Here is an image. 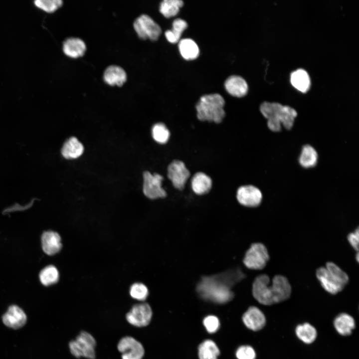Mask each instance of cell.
Instances as JSON below:
<instances>
[{
	"mask_svg": "<svg viewBox=\"0 0 359 359\" xmlns=\"http://www.w3.org/2000/svg\"><path fill=\"white\" fill-rule=\"evenodd\" d=\"M220 354L219 350L216 344L211 340L202 342L198 348L199 359H217Z\"/></svg>",
	"mask_w": 359,
	"mask_h": 359,
	"instance_id": "cell-25",
	"label": "cell"
},
{
	"mask_svg": "<svg viewBox=\"0 0 359 359\" xmlns=\"http://www.w3.org/2000/svg\"><path fill=\"white\" fill-rule=\"evenodd\" d=\"M26 319L24 311L16 305L10 306L2 317L4 324L14 329L23 327L26 323Z\"/></svg>",
	"mask_w": 359,
	"mask_h": 359,
	"instance_id": "cell-15",
	"label": "cell"
},
{
	"mask_svg": "<svg viewBox=\"0 0 359 359\" xmlns=\"http://www.w3.org/2000/svg\"><path fill=\"white\" fill-rule=\"evenodd\" d=\"M269 260V254L266 246L261 243H254L246 251L243 263L249 269L261 270L266 266Z\"/></svg>",
	"mask_w": 359,
	"mask_h": 359,
	"instance_id": "cell-7",
	"label": "cell"
},
{
	"mask_svg": "<svg viewBox=\"0 0 359 359\" xmlns=\"http://www.w3.org/2000/svg\"><path fill=\"white\" fill-rule=\"evenodd\" d=\"M83 151L84 147L82 143L76 137H72L64 143L61 154L65 159H75L80 157Z\"/></svg>",
	"mask_w": 359,
	"mask_h": 359,
	"instance_id": "cell-22",
	"label": "cell"
},
{
	"mask_svg": "<svg viewBox=\"0 0 359 359\" xmlns=\"http://www.w3.org/2000/svg\"><path fill=\"white\" fill-rule=\"evenodd\" d=\"M224 87L227 92L236 97H242L248 92V84L242 77L237 75L229 76L224 83Z\"/></svg>",
	"mask_w": 359,
	"mask_h": 359,
	"instance_id": "cell-16",
	"label": "cell"
},
{
	"mask_svg": "<svg viewBox=\"0 0 359 359\" xmlns=\"http://www.w3.org/2000/svg\"><path fill=\"white\" fill-rule=\"evenodd\" d=\"M236 197L241 204L247 207H256L261 202V191L252 185L240 186L237 191Z\"/></svg>",
	"mask_w": 359,
	"mask_h": 359,
	"instance_id": "cell-13",
	"label": "cell"
},
{
	"mask_svg": "<svg viewBox=\"0 0 359 359\" xmlns=\"http://www.w3.org/2000/svg\"><path fill=\"white\" fill-rule=\"evenodd\" d=\"M41 243L44 252L49 255L58 253L62 247L59 234L53 231H47L43 233Z\"/></svg>",
	"mask_w": 359,
	"mask_h": 359,
	"instance_id": "cell-17",
	"label": "cell"
},
{
	"mask_svg": "<svg viewBox=\"0 0 359 359\" xmlns=\"http://www.w3.org/2000/svg\"><path fill=\"white\" fill-rule=\"evenodd\" d=\"M292 85L299 91L305 93L311 86V79L308 72L302 68L292 72L290 75Z\"/></svg>",
	"mask_w": 359,
	"mask_h": 359,
	"instance_id": "cell-20",
	"label": "cell"
},
{
	"mask_svg": "<svg viewBox=\"0 0 359 359\" xmlns=\"http://www.w3.org/2000/svg\"><path fill=\"white\" fill-rule=\"evenodd\" d=\"M63 1L61 0H37L34 4L39 8L47 12H53L61 7Z\"/></svg>",
	"mask_w": 359,
	"mask_h": 359,
	"instance_id": "cell-33",
	"label": "cell"
},
{
	"mask_svg": "<svg viewBox=\"0 0 359 359\" xmlns=\"http://www.w3.org/2000/svg\"><path fill=\"white\" fill-rule=\"evenodd\" d=\"M117 349L122 359H143L145 349L139 341L131 336H125L120 339Z\"/></svg>",
	"mask_w": 359,
	"mask_h": 359,
	"instance_id": "cell-10",
	"label": "cell"
},
{
	"mask_svg": "<svg viewBox=\"0 0 359 359\" xmlns=\"http://www.w3.org/2000/svg\"><path fill=\"white\" fill-rule=\"evenodd\" d=\"M203 324L206 331L211 334L217 332L220 327L218 318L213 315L206 317L203 319Z\"/></svg>",
	"mask_w": 359,
	"mask_h": 359,
	"instance_id": "cell-34",
	"label": "cell"
},
{
	"mask_svg": "<svg viewBox=\"0 0 359 359\" xmlns=\"http://www.w3.org/2000/svg\"><path fill=\"white\" fill-rule=\"evenodd\" d=\"M187 22L181 18H177L173 22V29L168 30L165 33L169 42L172 43L178 42L183 31L187 27Z\"/></svg>",
	"mask_w": 359,
	"mask_h": 359,
	"instance_id": "cell-26",
	"label": "cell"
},
{
	"mask_svg": "<svg viewBox=\"0 0 359 359\" xmlns=\"http://www.w3.org/2000/svg\"><path fill=\"white\" fill-rule=\"evenodd\" d=\"M168 176L175 188L182 190L190 176V173L183 162L175 160L168 166Z\"/></svg>",
	"mask_w": 359,
	"mask_h": 359,
	"instance_id": "cell-12",
	"label": "cell"
},
{
	"mask_svg": "<svg viewBox=\"0 0 359 359\" xmlns=\"http://www.w3.org/2000/svg\"><path fill=\"white\" fill-rule=\"evenodd\" d=\"M224 104L223 98L218 93L203 95L196 105L197 117L200 121L219 123L225 115Z\"/></svg>",
	"mask_w": 359,
	"mask_h": 359,
	"instance_id": "cell-5",
	"label": "cell"
},
{
	"mask_svg": "<svg viewBox=\"0 0 359 359\" xmlns=\"http://www.w3.org/2000/svg\"><path fill=\"white\" fill-rule=\"evenodd\" d=\"M295 331L298 338L306 344L313 343L317 337L316 329L308 323L298 325Z\"/></svg>",
	"mask_w": 359,
	"mask_h": 359,
	"instance_id": "cell-28",
	"label": "cell"
},
{
	"mask_svg": "<svg viewBox=\"0 0 359 359\" xmlns=\"http://www.w3.org/2000/svg\"><path fill=\"white\" fill-rule=\"evenodd\" d=\"M291 286L286 277L275 275L272 280L266 274L258 276L252 285L254 298L264 305H271L288 299L291 294Z\"/></svg>",
	"mask_w": 359,
	"mask_h": 359,
	"instance_id": "cell-1",
	"label": "cell"
},
{
	"mask_svg": "<svg viewBox=\"0 0 359 359\" xmlns=\"http://www.w3.org/2000/svg\"><path fill=\"white\" fill-rule=\"evenodd\" d=\"M219 279L218 276L203 277L198 285L197 291L204 299L217 303H225L231 300L233 294L230 290V280Z\"/></svg>",
	"mask_w": 359,
	"mask_h": 359,
	"instance_id": "cell-3",
	"label": "cell"
},
{
	"mask_svg": "<svg viewBox=\"0 0 359 359\" xmlns=\"http://www.w3.org/2000/svg\"><path fill=\"white\" fill-rule=\"evenodd\" d=\"M41 282L45 286L56 283L59 279V272L57 268L49 265L42 269L39 274Z\"/></svg>",
	"mask_w": 359,
	"mask_h": 359,
	"instance_id": "cell-30",
	"label": "cell"
},
{
	"mask_svg": "<svg viewBox=\"0 0 359 359\" xmlns=\"http://www.w3.org/2000/svg\"><path fill=\"white\" fill-rule=\"evenodd\" d=\"M334 324L336 331L342 336H349L355 328L354 319L347 313H341L335 319Z\"/></svg>",
	"mask_w": 359,
	"mask_h": 359,
	"instance_id": "cell-21",
	"label": "cell"
},
{
	"mask_svg": "<svg viewBox=\"0 0 359 359\" xmlns=\"http://www.w3.org/2000/svg\"><path fill=\"white\" fill-rule=\"evenodd\" d=\"M183 5L181 0H164L160 4V12L165 17L170 18L177 15Z\"/></svg>",
	"mask_w": 359,
	"mask_h": 359,
	"instance_id": "cell-29",
	"label": "cell"
},
{
	"mask_svg": "<svg viewBox=\"0 0 359 359\" xmlns=\"http://www.w3.org/2000/svg\"><path fill=\"white\" fill-rule=\"evenodd\" d=\"M133 27L139 37L143 40L149 38L152 41L157 40L162 33L160 25L145 14L135 19Z\"/></svg>",
	"mask_w": 359,
	"mask_h": 359,
	"instance_id": "cell-8",
	"label": "cell"
},
{
	"mask_svg": "<svg viewBox=\"0 0 359 359\" xmlns=\"http://www.w3.org/2000/svg\"><path fill=\"white\" fill-rule=\"evenodd\" d=\"M96 341L89 332L81 331L75 339L69 343V348L72 355L76 358L87 359L96 358Z\"/></svg>",
	"mask_w": 359,
	"mask_h": 359,
	"instance_id": "cell-6",
	"label": "cell"
},
{
	"mask_svg": "<svg viewBox=\"0 0 359 359\" xmlns=\"http://www.w3.org/2000/svg\"><path fill=\"white\" fill-rule=\"evenodd\" d=\"M318 154L315 149L310 145L303 147L299 157V163L304 168L314 167L317 162Z\"/></svg>",
	"mask_w": 359,
	"mask_h": 359,
	"instance_id": "cell-27",
	"label": "cell"
},
{
	"mask_svg": "<svg viewBox=\"0 0 359 359\" xmlns=\"http://www.w3.org/2000/svg\"><path fill=\"white\" fill-rule=\"evenodd\" d=\"M348 240L352 247L359 252V230L358 227L354 232H351L347 236Z\"/></svg>",
	"mask_w": 359,
	"mask_h": 359,
	"instance_id": "cell-36",
	"label": "cell"
},
{
	"mask_svg": "<svg viewBox=\"0 0 359 359\" xmlns=\"http://www.w3.org/2000/svg\"><path fill=\"white\" fill-rule=\"evenodd\" d=\"M179 49L182 57L187 60L196 59L199 55V48L194 41L190 38L180 40Z\"/></svg>",
	"mask_w": 359,
	"mask_h": 359,
	"instance_id": "cell-24",
	"label": "cell"
},
{
	"mask_svg": "<svg viewBox=\"0 0 359 359\" xmlns=\"http://www.w3.org/2000/svg\"><path fill=\"white\" fill-rule=\"evenodd\" d=\"M359 252H357V254H356V260L358 262H359Z\"/></svg>",
	"mask_w": 359,
	"mask_h": 359,
	"instance_id": "cell-37",
	"label": "cell"
},
{
	"mask_svg": "<svg viewBox=\"0 0 359 359\" xmlns=\"http://www.w3.org/2000/svg\"><path fill=\"white\" fill-rule=\"evenodd\" d=\"M129 294L134 299L143 302L146 300L149 295L147 287L142 283H135L130 288Z\"/></svg>",
	"mask_w": 359,
	"mask_h": 359,
	"instance_id": "cell-32",
	"label": "cell"
},
{
	"mask_svg": "<svg viewBox=\"0 0 359 359\" xmlns=\"http://www.w3.org/2000/svg\"><path fill=\"white\" fill-rule=\"evenodd\" d=\"M152 136L157 142L165 144L168 142L170 133L164 124L159 123L153 127Z\"/></svg>",
	"mask_w": 359,
	"mask_h": 359,
	"instance_id": "cell-31",
	"label": "cell"
},
{
	"mask_svg": "<svg viewBox=\"0 0 359 359\" xmlns=\"http://www.w3.org/2000/svg\"><path fill=\"white\" fill-rule=\"evenodd\" d=\"M260 110L268 120V127L273 132L280 131L281 125L286 129H290L297 115L293 108L277 102H264L260 105Z\"/></svg>",
	"mask_w": 359,
	"mask_h": 359,
	"instance_id": "cell-2",
	"label": "cell"
},
{
	"mask_svg": "<svg viewBox=\"0 0 359 359\" xmlns=\"http://www.w3.org/2000/svg\"><path fill=\"white\" fill-rule=\"evenodd\" d=\"M244 325L254 331L262 329L266 324V318L263 312L257 307H250L242 316Z\"/></svg>",
	"mask_w": 359,
	"mask_h": 359,
	"instance_id": "cell-14",
	"label": "cell"
},
{
	"mask_svg": "<svg viewBox=\"0 0 359 359\" xmlns=\"http://www.w3.org/2000/svg\"><path fill=\"white\" fill-rule=\"evenodd\" d=\"M86 50V46L85 42L79 38H67L63 44V50L64 54L73 58L82 56Z\"/></svg>",
	"mask_w": 359,
	"mask_h": 359,
	"instance_id": "cell-19",
	"label": "cell"
},
{
	"mask_svg": "<svg viewBox=\"0 0 359 359\" xmlns=\"http://www.w3.org/2000/svg\"><path fill=\"white\" fill-rule=\"evenodd\" d=\"M236 356L238 359H255L256 353L252 347L241 346L237 349Z\"/></svg>",
	"mask_w": 359,
	"mask_h": 359,
	"instance_id": "cell-35",
	"label": "cell"
},
{
	"mask_svg": "<svg viewBox=\"0 0 359 359\" xmlns=\"http://www.w3.org/2000/svg\"><path fill=\"white\" fill-rule=\"evenodd\" d=\"M143 192L146 196L150 199L163 198L167 196L166 191L162 187L163 177L157 173L153 175L149 172L143 174Z\"/></svg>",
	"mask_w": 359,
	"mask_h": 359,
	"instance_id": "cell-11",
	"label": "cell"
},
{
	"mask_svg": "<svg viewBox=\"0 0 359 359\" xmlns=\"http://www.w3.org/2000/svg\"><path fill=\"white\" fill-rule=\"evenodd\" d=\"M103 79L105 83L110 86L121 87L127 80V74L122 67L110 65L105 69Z\"/></svg>",
	"mask_w": 359,
	"mask_h": 359,
	"instance_id": "cell-18",
	"label": "cell"
},
{
	"mask_svg": "<svg viewBox=\"0 0 359 359\" xmlns=\"http://www.w3.org/2000/svg\"><path fill=\"white\" fill-rule=\"evenodd\" d=\"M211 179L203 173H197L192 178V189L197 194L201 195L207 193L211 189Z\"/></svg>",
	"mask_w": 359,
	"mask_h": 359,
	"instance_id": "cell-23",
	"label": "cell"
},
{
	"mask_svg": "<svg viewBox=\"0 0 359 359\" xmlns=\"http://www.w3.org/2000/svg\"><path fill=\"white\" fill-rule=\"evenodd\" d=\"M153 312L150 305L146 302L134 305L126 314V320L133 326L141 328L150 323Z\"/></svg>",
	"mask_w": 359,
	"mask_h": 359,
	"instance_id": "cell-9",
	"label": "cell"
},
{
	"mask_svg": "<svg viewBox=\"0 0 359 359\" xmlns=\"http://www.w3.org/2000/svg\"><path fill=\"white\" fill-rule=\"evenodd\" d=\"M316 275L324 290L333 295L341 292L349 280L347 274L332 262L319 268Z\"/></svg>",
	"mask_w": 359,
	"mask_h": 359,
	"instance_id": "cell-4",
	"label": "cell"
}]
</instances>
